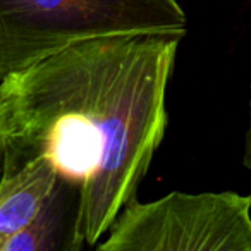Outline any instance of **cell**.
Wrapping results in <instances>:
<instances>
[{
  "instance_id": "obj_1",
  "label": "cell",
  "mask_w": 251,
  "mask_h": 251,
  "mask_svg": "<svg viewBox=\"0 0 251 251\" xmlns=\"http://www.w3.org/2000/svg\"><path fill=\"white\" fill-rule=\"evenodd\" d=\"M184 35L88 38L0 81L4 172L45 157L79 182L88 248L136 196L164 141L167 86Z\"/></svg>"
},
{
  "instance_id": "obj_4",
  "label": "cell",
  "mask_w": 251,
  "mask_h": 251,
  "mask_svg": "<svg viewBox=\"0 0 251 251\" xmlns=\"http://www.w3.org/2000/svg\"><path fill=\"white\" fill-rule=\"evenodd\" d=\"M83 188L60 174L59 184L38 219L16 234L2 251H81L86 246L81 230Z\"/></svg>"
},
{
  "instance_id": "obj_3",
  "label": "cell",
  "mask_w": 251,
  "mask_h": 251,
  "mask_svg": "<svg viewBox=\"0 0 251 251\" xmlns=\"http://www.w3.org/2000/svg\"><path fill=\"white\" fill-rule=\"evenodd\" d=\"M101 251H251V196L179 193L143 203L133 196Z\"/></svg>"
},
{
  "instance_id": "obj_7",
  "label": "cell",
  "mask_w": 251,
  "mask_h": 251,
  "mask_svg": "<svg viewBox=\"0 0 251 251\" xmlns=\"http://www.w3.org/2000/svg\"><path fill=\"white\" fill-rule=\"evenodd\" d=\"M244 165L251 171V101H250V129L246 134V150H244Z\"/></svg>"
},
{
  "instance_id": "obj_5",
  "label": "cell",
  "mask_w": 251,
  "mask_h": 251,
  "mask_svg": "<svg viewBox=\"0 0 251 251\" xmlns=\"http://www.w3.org/2000/svg\"><path fill=\"white\" fill-rule=\"evenodd\" d=\"M60 172L45 157L33 158L0 177V251L29 227L52 200Z\"/></svg>"
},
{
  "instance_id": "obj_6",
  "label": "cell",
  "mask_w": 251,
  "mask_h": 251,
  "mask_svg": "<svg viewBox=\"0 0 251 251\" xmlns=\"http://www.w3.org/2000/svg\"><path fill=\"white\" fill-rule=\"evenodd\" d=\"M4 162H5V133H4V122L0 115V177L4 172Z\"/></svg>"
},
{
  "instance_id": "obj_2",
  "label": "cell",
  "mask_w": 251,
  "mask_h": 251,
  "mask_svg": "<svg viewBox=\"0 0 251 251\" xmlns=\"http://www.w3.org/2000/svg\"><path fill=\"white\" fill-rule=\"evenodd\" d=\"M186 26L179 0H0V81L76 42Z\"/></svg>"
}]
</instances>
